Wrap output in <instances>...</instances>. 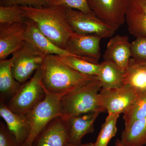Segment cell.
Segmentation results:
<instances>
[{
  "mask_svg": "<svg viewBox=\"0 0 146 146\" xmlns=\"http://www.w3.org/2000/svg\"><path fill=\"white\" fill-rule=\"evenodd\" d=\"M42 84L50 94L63 97L97 79L77 72L63 63L56 55H48L41 67Z\"/></svg>",
  "mask_w": 146,
  "mask_h": 146,
  "instance_id": "6da1fadb",
  "label": "cell"
},
{
  "mask_svg": "<svg viewBox=\"0 0 146 146\" xmlns=\"http://www.w3.org/2000/svg\"><path fill=\"white\" fill-rule=\"evenodd\" d=\"M22 7L27 18L34 21L44 35L58 47L66 50L68 40L74 32L67 21L65 7L61 6Z\"/></svg>",
  "mask_w": 146,
  "mask_h": 146,
  "instance_id": "7a4b0ae2",
  "label": "cell"
},
{
  "mask_svg": "<svg viewBox=\"0 0 146 146\" xmlns=\"http://www.w3.org/2000/svg\"><path fill=\"white\" fill-rule=\"evenodd\" d=\"M102 89L100 81L96 79L61 97V117L67 120L71 117L89 112H105L99 100Z\"/></svg>",
  "mask_w": 146,
  "mask_h": 146,
  "instance_id": "3957f363",
  "label": "cell"
},
{
  "mask_svg": "<svg viewBox=\"0 0 146 146\" xmlns=\"http://www.w3.org/2000/svg\"><path fill=\"white\" fill-rule=\"evenodd\" d=\"M41 68L29 80L21 85L16 94L6 104L12 112L26 115L44 99L46 91L42 84Z\"/></svg>",
  "mask_w": 146,
  "mask_h": 146,
  "instance_id": "277c9868",
  "label": "cell"
},
{
  "mask_svg": "<svg viewBox=\"0 0 146 146\" xmlns=\"http://www.w3.org/2000/svg\"><path fill=\"white\" fill-rule=\"evenodd\" d=\"M45 91L46 96L44 100L26 115L30 125V132L26 141L21 146H32L35 138L50 121L62 116L60 104L62 97Z\"/></svg>",
  "mask_w": 146,
  "mask_h": 146,
  "instance_id": "5b68a950",
  "label": "cell"
},
{
  "mask_svg": "<svg viewBox=\"0 0 146 146\" xmlns=\"http://www.w3.org/2000/svg\"><path fill=\"white\" fill-rule=\"evenodd\" d=\"M46 56L29 42L26 41L23 46L12 54V70L13 77L21 84L41 68Z\"/></svg>",
  "mask_w": 146,
  "mask_h": 146,
  "instance_id": "8992f818",
  "label": "cell"
},
{
  "mask_svg": "<svg viewBox=\"0 0 146 146\" xmlns=\"http://www.w3.org/2000/svg\"><path fill=\"white\" fill-rule=\"evenodd\" d=\"M65 14L71 28L76 33L92 35L104 38L111 37L116 31L95 14L66 8Z\"/></svg>",
  "mask_w": 146,
  "mask_h": 146,
  "instance_id": "52a82bcc",
  "label": "cell"
},
{
  "mask_svg": "<svg viewBox=\"0 0 146 146\" xmlns=\"http://www.w3.org/2000/svg\"><path fill=\"white\" fill-rule=\"evenodd\" d=\"M96 16L116 31L125 21L127 0H87Z\"/></svg>",
  "mask_w": 146,
  "mask_h": 146,
  "instance_id": "ba28073f",
  "label": "cell"
},
{
  "mask_svg": "<svg viewBox=\"0 0 146 146\" xmlns=\"http://www.w3.org/2000/svg\"><path fill=\"white\" fill-rule=\"evenodd\" d=\"M138 94L130 87L102 89L99 93L100 103L108 114L124 113L137 98Z\"/></svg>",
  "mask_w": 146,
  "mask_h": 146,
  "instance_id": "9c48e42d",
  "label": "cell"
},
{
  "mask_svg": "<svg viewBox=\"0 0 146 146\" xmlns=\"http://www.w3.org/2000/svg\"><path fill=\"white\" fill-rule=\"evenodd\" d=\"M102 38L92 35L74 32L70 36L66 49L74 56L96 64L100 58V43Z\"/></svg>",
  "mask_w": 146,
  "mask_h": 146,
  "instance_id": "30bf717a",
  "label": "cell"
},
{
  "mask_svg": "<svg viewBox=\"0 0 146 146\" xmlns=\"http://www.w3.org/2000/svg\"><path fill=\"white\" fill-rule=\"evenodd\" d=\"M69 140L67 121L59 116L50 121L35 138L32 146H66Z\"/></svg>",
  "mask_w": 146,
  "mask_h": 146,
  "instance_id": "8fae6325",
  "label": "cell"
},
{
  "mask_svg": "<svg viewBox=\"0 0 146 146\" xmlns=\"http://www.w3.org/2000/svg\"><path fill=\"white\" fill-rule=\"evenodd\" d=\"M25 41V23L0 24V60L16 52Z\"/></svg>",
  "mask_w": 146,
  "mask_h": 146,
  "instance_id": "7c38bea8",
  "label": "cell"
},
{
  "mask_svg": "<svg viewBox=\"0 0 146 146\" xmlns=\"http://www.w3.org/2000/svg\"><path fill=\"white\" fill-rule=\"evenodd\" d=\"M131 56V43L126 36L117 35L110 39L104 55V60L115 64L125 72Z\"/></svg>",
  "mask_w": 146,
  "mask_h": 146,
  "instance_id": "4fadbf2b",
  "label": "cell"
},
{
  "mask_svg": "<svg viewBox=\"0 0 146 146\" xmlns=\"http://www.w3.org/2000/svg\"><path fill=\"white\" fill-rule=\"evenodd\" d=\"M25 25L26 41L30 43L46 55H56L60 56H74L68 50L60 48L48 39L39 30L32 20L28 18Z\"/></svg>",
  "mask_w": 146,
  "mask_h": 146,
  "instance_id": "5bb4252c",
  "label": "cell"
},
{
  "mask_svg": "<svg viewBox=\"0 0 146 146\" xmlns=\"http://www.w3.org/2000/svg\"><path fill=\"white\" fill-rule=\"evenodd\" d=\"M125 21L131 34L146 37V0H127Z\"/></svg>",
  "mask_w": 146,
  "mask_h": 146,
  "instance_id": "9a60e30c",
  "label": "cell"
},
{
  "mask_svg": "<svg viewBox=\"0 0 146 146\" xmlns=\"http://www.w3.org/2000/svg\"><path fill=\"white\" fill-rule=\"evenodd\" d=\"M0 116L5 121L7 127L18 143L22 145L28 138L31 127L26 115L12 112L6 104L1 103Z\"/></svg>",
  "mask_w": 146,
  "mask_h": 146,
  "instance_id": "2e32d148",
  "label": "cell"
},
{
  "mask_svg": "<svg viewBox=\"0 0 146 146\" xmlns=\"http://www.w3.org/2000/svg\"><path fill=\"white\" fill-rule=\"evenodd\" d=\"M100 112H94L71 117L66 120L70 136L69 143L81 144L84 136L94 131V124Z\"/></svg>",
  "mask_w": 146,
  "mask_h": 146,
  "instance_id": "e0dca14e",
  "label": "cell"
},
{
  "mask_svg": "<svg viewBox=\"0 0 146 146\" xmlns=\"http://www.w3.org/2000/svg\"><path fill=\"white\" fill-rule=\"evenodd\" d=\"M12 58L0 60V102L6 104L16 94L22 84L12 74Z\"/></svg>",
  "mask_w": 146,
  "mask_h": 146,
  "instance_id": "ac0fdd59",
  "label": "cell"
},
{
  "mask_svg": "<svg viewBox=\"0 0 146 146\" xmlns=\"http://www.w3.org/2000/svg\"><path fill=\"white\" fill-rule=\"evenodd\" d=\"M122 86L130 87L138 94L146 91V65L131 58L124 73Z\"/></svg>",
  "mask_w": 146,
  "mask_h": 146,
  "instance_id": "d6986e66",
  "label": "cell"
},
{
  "mask_svg": "<svg viewBox=\"0 0 146 146\" xmlns=\"http://www.w3.org/2000/svg\"><path fill=\"white\" fill-rule=\"evenodd\" d=\"M100 64V70L97 79L102 89H109L119 88L122 85L124 72L114 63L104 60Z\"/></svg>",
  "mask_w": 146,
  "mask_h": 146,
  "instance_id": "ffe728a7",
  "label": "cell"
},
{
  "mask_svg": "<svg viewBox=\"0 0 146 146\" xmlns=\"http://www.w3.org/2000/svg\"><path fill=\"white\" fill-rule=\"evenodd\" d=\"M121 142L125 146L146 145V117L137 120L125 128L122 133Z\"/></svg>",
  "mask_w": 146,
  "mask_h": 146,
  "instance_id": "44dd1931",
  "label": "cell"
},
{
  "mask_svg": "<svg viewBox=\"0 0 146 146\" xmlns=\"http://www.w3.org/2000/svg\"><path fill=\"white\" fill-rule=\"evenodd\" d=\"M58 57L63 63L84 74L97 76L99 74L100 70V64L91 63L72 56L58 55Z\"/></svg>",
  "mask_w": 146,
  "mask_h": 146,
  "instance_id": "7402d4cb",
  "label": "cell"
},
{
  "mask_svg": "<svg viewBox=\"0 0 146 146\" xmlns=\"http://www.w3.org/2000/svg\"><path fill=\"white\" fill-rule=\"evenodd\" d=\"M146 117V91L138 94L130 107L123 113V119L125 128L137 120Z\"/></svg>",
  "mask_w": 146,
  "mask_h": 146,
  "instance_id": "603a6c76",
  "label": "cell"
},
{
  "mask_svg": "<svg viewBox=\"0 0 146 146\" xmlns=\"http://www.w3.org/2000/svg\"><path fill=\"white\" fill-rule=\"evenodd\" d=\"M119 114H108L102 126L94 146H108L110 141L116 135L117 123Z\"/></svg>",
  "mask_w": 146,
  "mask_h": 146,
  "instance_id": "cb8c5ba5",
  "label": "cell"
},
{
  "mask_svg": "<svg viewBox=\"0 0 146 146\" xmlns=\"http://www.w3.org/2000/svg\"><path fill=\"white\" fill-rule=\"evenodd\" d=\"M28 19L21 5L0 6V24L25 23Z\"/></svg>",
  "mask_w": 146,
  "mask_h": 146,
  "instance_id": "d4e9b609",
  "label": "cell"
},
{
  "mask_svg": "<svg viewBox=\"0 0 146 146\" xmlns=\"http://www.w3.org/2000/svg\"><path fill=\"white\" fill-rule=\"evenodd\" d=\"M61 6L88 13H95L89 8L87 0H47L46 7Z\"/></svg>",
  "mask_w": 146,
  "mask_h": 146,
  "instance_id": "484cf974",
  "label": "cell"
},
{
  "mask_svg": "<svg viewBox=\"0 0 146 146\" xmlns=\"http://www.w3.org/2000/svg\"><path fill=\"white\" fill-rule=\"evenodd\" d=\"M131 56L137 61H146V37H137L131 43Z\"/></svg>",
  "mask_w": 146,
  "mask_h": 146,
  "instance_id": "4316f807",
  "label": "cell"
},
{
  "mask_svg": "<svg viewBox=\"0 0 146 146\" xmlns=\"http://www.w3.org/2000/svg\"><path fill=\"white\" fill-rule=\"evenodd\" d=\"M1 6L19 5L35 7H46L47 0H0Z\"/></svg>",
  "mask_w": 146,
  "mask_h": 146,
  "instance_id": "83f0119b",
  "label": "cell"
},
{
  "mask_svg": "<svg viewBox=\"0 0 146 146\" xmlns=\"http://www.w3.org/2000/svg\"><path fill=\"white\" fill-rule=\"evenodd\" d=\"M0 146H21L7 125L0 122Z\"/></svg>",
  "mask_w": 146,
  "mask_h": 146,
  "instance_id": "f1b7e54d",
  "label": "cell"
},
{
  "mask_svg": "<svg viewBox=\"0 0 146 146\" xmlns=\"http://www.w3.org/2000/svg\"><path fill=\"white\" fill-rule=\"evenodd\" d=\"M94 143H85L84 144H80L79 145H74V144L71 143H69L67 144L66 146H94Z\"/></svg>",
  "mask_w": 146,
  "mask_h": 146,
  "instance_id": "f546056e",
  "label": "cell"
},
{
  "mask_svg": "<svg viewBox=\"0 0 146 146\" xmlns=\"http://www.w3.org/2000/svg\"><path fill=\"white\" fill-rule=\"evenodd\" d=\"M115 146H125L123 145L119 139H117L115 141Z\"/></svg>",
  "mask_w": 146,
  "mask_h": 146,
  "instance_id": "4dcf8cb0",
  "label": "cell"
},
{
  "mask_svg": "<svg viewBox=\"0 0 146 146\" xmlns=\"http://www.w3.org/2000/svg\"><path fill=\"white\" fill-rule=\"evenodd\" d=\"M139 62H140V61H139ZM141 62V63H144V64H145V65H146V61H145V62Z\"/></svg>",
  "mask_w": 146,
  "mask_h": 146,
  "instance_id": "1f68e13d",
  "label": "cell"
},
{
  "mask_svg": "<svg viewBox=\"0 0 146 146\" xmlns=\"http://www.w3.org/2000/svg\"><path fill=\"white\" fill-rule=\"evenodd\" d=\"M145 146H146V145H145Z\"/></svg>",
  "mask_w": 146,
  "mask_h": 146,
  "instance_id": "d6a6232c",
  "label": "cell"
}]
</instances>
